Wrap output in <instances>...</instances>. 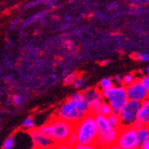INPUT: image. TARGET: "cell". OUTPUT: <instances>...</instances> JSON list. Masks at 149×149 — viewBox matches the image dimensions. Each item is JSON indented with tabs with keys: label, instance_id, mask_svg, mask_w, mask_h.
<instances>
[{
	"label": "cell",
	"instance_id": "6da1fadb",
	"mask_svg": "<svg viewBox=\"0 0 149 149\" xmlns=\"http://www.w3.org/2000/svg\"><path fill=\"white\" fill-rule=\"evenodd\" d=\"M90 113L91 110L84 99L82 91H78L72 94L57 107L54 116L74 125Z\"/></svg>",
	"mask_w": 149,
	"mask_h": 149
},
{
	"label": "cell",
	"instance_id": "7a4b0ae2",
	"mask_svg": "<svg viewBox=\"0 0 149 149\" xmlns=\"http://www.w3.org/2000/svg\"><path fill=\"white\" fill-rule=\"evenodd\" d=\"M73 133L79 145H93L97 143L98 128L96 120V114L90 113L79 123L74 124Z\"/></svg>",
	"mask_w": 149,
	"mask_h": 149
},
{
	"label": "cell",
	"instance_id": "3957f363",
	"mask_svg": "<svg viewBox=\"0 0 149 149\" xmlns=\"http://www.w3.org/2000/svg\"><path fill=\"white\" fill-rule=\"evenodd\" d=\"M39 129L47 135L56 144H61L67 142V140L72 136L74 125L58 117L54 116L47 123L40 126Z\"/></svg>",
	"mask_w": 149,
	"mask_h": 149
},
{
	"label": "cell",
	"instance_id": "277c9868",
	"mask_svg": "<svg viewBox=\"0 0 149 149\" xmlns=\"http://www.w3.org/2000/svg\"><path fill=\"white\" fill-rule=\"evenodd\" d=\"M96 120L98 128V135L96 144L102 149L115 145L119 130L110 126L107 116L96 114Z\"/></svg>",
	"mask_w": 149,
	"mask_h": 149
},
{
	"label": "cell",
	"instance_id": "5b68a950",
	"mask_svg": "<svg viewBox=\"0 0 149 149\" xmlns=\"http://www.w3.org/2000/svg\"><path fill=\"white\" fill-rule=\"evenodd\" d=\"M104 101L110 104L113 113H119L128 102L126 87L123 85H113L112 88L101 90Z\"/></svg>",
	"mask_w": 149,
	"mask_h": 149
},
{
	"label": "cell",
	"instance_id": "8992f818",
	"mask_svg": "<svg viewBox=\"0 0 149 149\" xmlns=\"http://www.w3.org/2000/svg\"><path fill=\"white\" fill-rule=\"evenodd\" d=\"M140 108L141 102L128 100L126 104L119 113L121 128L135 127V125L138 123Z\"/></svg>",
	"mask_w": 149,
	"mask_h": 149
},
{
	"label": "cell",
	"instance_id": "52a82bcc",
	"mask_svg": "<svg viewBox=\"0 0 149 149\" xmlns=\"http://www.w3.org/2000/svg\"><path fill=\"white\" fill-rule=\"evenodd\" d=\"M116 145L121 149H130L139 146L135 127L120 128L118 131Z\"/></svg>",
	"mask_w": 149,
	"mask_h": 149
},
{
	"label": "cell",
	"instance_id": "ba28073f",
	"mask_svg": "<svg viewBox=\"0 0 149 149\" xmlns=\"http://www.w3.org/2000/svg\"><path fill=\"white\" fill-rule=\"evenodd\" d=\"M28 134L33 144V147L37 149H53L56 145L39 128L30 130Z\"/></svg>",
	"mask_w": 149,
	"mask_h": 149
},
{
	"label": "cell",
	"instance_id": "9c48e42d",
	"mask_svg": "<svg viewBox=\"0 0 149 149\" xmlns=\"http://www.w3.org/2000/svg\"><path fill=\"white\" fill-rule=\"evenodd\" d=\"M126 92L129 100H134L141 103L149 97L148 92L139 79H137L132 84L127 86Z\"/></svg>",
	"mask_w": 149,
	"mask_h": 149
},
{
	"label": "cell",
	"instance_id": "30bf717a",
	"mask_svg": "<svg viewBox=\"0 0 149 149\" xmlns=\"http://www.w3.org/2000/svg\"><path fill=\"white\" fill-rule=\"evenodd\" d=\"M84 99L88 104L90 110L94 113L97 109V107L104 102L101 90L98 88H88L82 90Z\"/></svg>",
	"mask_w": 149,
	"mask_h": 149
},
{
	"label": "cell",
	"instance_id": "8fae6325",
	"mask_svg": "<svg viewBox=\"0 0 149 149\" xmlns=\"http://www.w3.org/2000/svg\"><path fill=\"white\" fill-rule=\"evenodd\" d=\"M138 123L141 125L149 126V97L141 103Z\"/></svg>",
	"mask_w": 149,
	"mask_h": 149
},
{
	"label": "cell",
	"instance_id": "7c38bea8",
	"mask_svg": "<svg viewBox=\"0 0 149 149\" xmlns=\"http://www.w3.org/2000/svg\"><path fill=\"white\" fill-rule=\"evenodd\" d=\"M136 129L137 139L139 142V146H140L145 141L149 139V126L148 125H141L137 123L135 125Z\"/></svg>",
	"mask_w": 149,
	"mask_h": 149
},
{
	"label": "cell",
	"instance_id": "4fadbf2b",
	"mask_svg": "<svg viewBox=\"0 0 149 149\" xmlns=\"http://www.w3.org/2000/svg\"><path fill=\"white\" fill-rule=\"evenodd\" d=\"M107 120L108 123H109L110 126L113 129L116 130H120L121 128V124H120V119L119 116V113H112L109 115L107 116Z\"/></svg>",
	"mask_w": 149,
	"mask_h": 149
},
{
	"label": "cell",
	"instance_id": "5bb4252c",
	"mask_svg": "<svg viewBox=\"0 0 149 149\" xmlns=\"http://www.w3.org/2000/svg\"><path fill=\"white\" fill-rule=\"evenodd\" d=\"M112 113H113V111H112V108H111L110 104H108L107 102H105V101H104L97 107V109L94 112L95 114H101V115H104V116H108Z\"/></svg>",
	"mask_w": 149,
	"mask_h": 149
},
{
	"label": "cell",
	"instance_id": "9a60e30c",
	"mask_svg": "<svg viewBox=\"0 0 149 149\" xmlns=\"http://www.w3.org/2000/svg\"><path fill=\"white\" fill-rule=\"evenodd\" d=\"M113 79L112 78H109V77H105V78H103L97 85V88H98L100 90H104V89H107V88H110L113 86Z\"/></svg>",
	"mask_w": 149,
	"mask_h": 149
},
{
	"label": "cell",
	"instance_id": "2e32d148",
	"mask_svg": "<svg viewBox=\"0 0 149 149\" xmlns=\"http://www.w3.org/2000/svg\"><path fill=\"white\" fill-rule=\"evenodd\" d=\"M22 129L25 130H28V132L33 129H35V121L34 119L32 117H26L23 120H22Z\"/></svg>",
	"mask_w": 149,
	"mask_h": 149
},
{
	"label": "cell",
	"instance_id": "e0dca14e",
	"mask_svg": "<svg viewBox=\"0 0 149 149\" xmlns=\"http://www.w3.org/2000/svg\"><path fill=\"white\" fill-rule=\"evenodd\" d=\"M79 73L78 72H70L67 74L64 79H63V84L68 86V85H72L74 83V81L77 79V78L79 77Z\"/></svg>",
	"mask_w": 149,
	"mask_h": 149
},
{
	"label": "cell",
	"instance_id": "ac0fdd59",
	"mask_svg": "<svg viewBox=\"0 0 149 149\" xmlns=\"http://www.w3.org/2000/svg\"><path fill=\"white\" fill-rule=\"evenodd\" d=\"M137 79H138V78L136 77V75L133 74V73L126 74V75L123 76V85L125 86V87H127V86L132 84Z\"/></svg>",
	"mask_w": 149,
	"mask_h": 149
},
{
	"label": "cell",
	"instance_id": "d6986e66",
	"mask_svg": "<svg viewBox=\"0 0 149 149\" xmlns=\"http://www.w3.org/2000/svg\"><path fill=\"white\" fill-rule=\"evenodd\" d=\"M86 78H84V77H82V76H79L78 78H77V79L74 81V83L72 84V87L74 88H81L82 87H84L85 86V84H86Z\"/></svg>",
	"mask_w": 149,
	"mask_h": 149
},
{
	"label": "cell",
	"instance_id": "ffe728a7",
	"mask_svg": "<svg viewBox=\"0 0 149 149\" xmlns=\"http://www.w3.org/2000/svg\"><path fill=\"white\" fill-rule=\"evenodd\" d=\"M15 137H9L7 138L4 143H3V149H12L13 147V146H15Z\"/></svg>",
	"mask_w": 149,
	"mask_h": 149
},
{
	"label": "cell",
	"instance_id": "44dd1931",
	"mask_svg": "<svg viewBox=\"0 0 149 149\" xmlns=\"http://www.w3.org/2000/svg\"><path fill=\"white\" fill-rule=\"evenodd\" d=\"M75 149H102L99 147L97 144H93V145H75L74 146Z\"/></svg>",
	"mask_w": 149,
	"mask_h": 149
},
{
	"label": "cell",
	"instance_id": "7402d4cb",
	"mask_svg": "<svg viewBox=\"0 0 149 149\" xmlns=\"http://www.w3.org/2000/svg\"><path fill=\"white\" fill-rule=\"evenodd\" d=\"M140 81L142 82V84L144 85V87L146 88V91L149 94V74H143L140 78H139Z\"/></svg>",
	"mask_w": 149,
	"mask_h": 149
},
{
	"label": "cell",
	"instance_id": "603a6c76",
	"mask_svg": "<svg viewBox=\"0 0 149 149\" xmlns=\"http://www.w3.org/2000/svg\"><path fill=\"white\" fill-rule=\"evenodd\" d=\"M53 149H75V148H74V146H72L67 142H64L61 144H56Z\"/></svg>",
	"mask_w": 149,
	"mask_h": 149
},
{
	"label": "cell",
	"instance_id": "cb8c5ba5",
	"mask_svg": "<svg viewBox=\"0 0 149 149\" xmlns=\"http://www.w3.org/2000/svg\"><path fill=\"white\" fill-rule=\"evenodd\" d=\"M139 61H140L142 63H147V62H149V53H147V52L140 53Z\"/></svg>",
	"mask_w": 149,
	"mask_h": 149
},
{
	"label": "cell",
	"instance_id": "d4e9b609",
	"mask_svg": "<svg viewBox=\"0 0 149 149\" xmlns=\"http://www.w3.org/2000/svg\"><path fill=\"white\" fill-rule=\"evenodd\" d=\"M123 77H121L119 74L114 75L113 78H112L113 79V84L114 85H123Z\"/></svg>",
	"mask_w": 149,
	"mask_h": 149
},
{
	"label": "cell",
	"instance_id": "484cf974",
	"mask_svg": "<svg viewBox=\"0 0 149 149\" xmlns=\"http://www.w3.org/2000/svg\"><path fill=\"white\" fill-rule=\"evenodd\" d=\"M67 143L70 144V145H72V146L77 145V139H76V136H75V134H74V133L72 134V136L69 138L68 140H67Z\"/></svg>",
	"mask_w": 149,
	"mask_h": 149
},
{
	"label": "cell",
	"instance_id": "4316f807",
	"mask_svg": "<svg viewBox=\"0 0 149 149\" xmlns=\"http://www.w3.org/2000/svg\"><path fill=\"white\" fill-rule=\"evenodd\" d=\"M21 101H22V97L19 96V95H15V96L13 97V104L17 105V104H19L21 103Z\"/></svg>",
	"mask_w": 149,
	"mask_h": 149
},
{
	"label": "cell",
	"instance_id": "83f0119b",
	"mask_svg": "<svg viewBox=\"0 0 149 149\" xmlns=\"http://www.w3.org/2000/svg\"><path fill=\"white\" fill-rule=\"evenodd\" d=\"M139 55H140V53H139V52H133L130 55V58L133 60H139Z\"/></svg>",
	"mask_w": 149,
	"mask_h": 149
},
{
	"label": "cell",
	"instance_id": "f1b7e54d",
	"mask_svg": "<svg viewBox=\"0 0 149 149\" xmlns=\"http://www.w3.org/2000/svg\"><path fill=\"white\" fill-rule=\"evenodd\" d=\"M43 2H45V0H38V1H34V2H31V3L28 4V5H27V7H31V6H36V5H38V4L43 3Z\"/></svg>",
	"mask_w": 149,
	"mask_h": 149
},
{
	"label": "cell",
	"instance_id": "f546056e",
	"mask_svg": "<svg viewBox=\"0 0 149 149\" xmlns=\"http://www.w3.org/2000/svg\"><path fill=\"white\" fill-rule=\"evenodd\" d=\"M139 147L141 149H149V139H147L146 141H145Z\"/></svg>",
	"mask_w": 149,
	"mask_h": 149
},
{
	"label": "cell",
	"instance_id": "4dcf8cb0",
	"mask_svg": "<svg viewBox=\"0 0 149 149\" xmlns=\"http://www.w3.org/2000/svg\"><path fill=\"white\" fill-rule=\"evenodd\" d=\"M103 149H121V148H120V147H119V146L115 144V145H113V146H111L104 147V148H103Z\"/></svg>",
	"mask_w": 149,
	"mask_h": 149
},
{
	"label": "cell",
	"instance_id": "1f68e13d",
	"mask_svg": "<svg viewBox=\"0 0 149 149\" xmlns=\"http://www.w3.org/2000/svg\"><path fill=\"white\" fill-rule=\"evenodd\" d=\"M108 63H110L109 60H104V61L101 62L100 63H101V65H105V64H108Z\"/></svg>",
	"mask_w": 149,
	"mask_h": 149
},
{
	"label": "cell",
	"instance_id": "d6a6232c",
	"mask_svg": "<svg viewBox=\"0 0 149 149\" xmlns=\"http://www.w3.org/2000/svg\"><path fill=\"white\" fill-rule=\"evenodd\" d=\"M145 74H149V66H147L145 69Z\"/></svg>",
	"mask_w": 149,
	"mask_h": 149
},
{
	"label": "cell",
	"instance_id": "836d02e7",
	"mask_svg": "<svg viewBox=\"0 0 149 149\" xmlns=\"http://www.w3.org/2000/svg\"><path fill=\"white\" fill-rule=\"evenodd\" d=\"M130 149H141L139 146H137V147H133V148H130Z\"/></svg>",
	"mask_w": 149,
	"mask_h": 149
},
{
	"label": "cell",
	"instance_id": "e575fe53",
	"mask_svg": "<svg viewBox=\"0 0 149 149\" xmlns=\"http://www.w3.org/2000/svg\"><path fill=\"white\" fill-rule=\"evenodd\" d=\"M31 149H37V148H35V147H32V148H31Z\"/></svg>",
	"mask_w": 149,
	"mask_h": 149
}]
</instances>
